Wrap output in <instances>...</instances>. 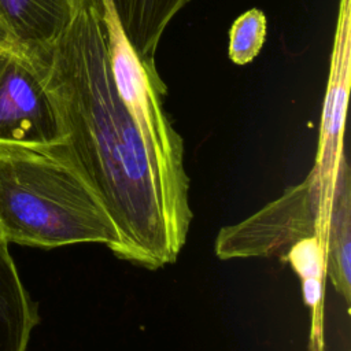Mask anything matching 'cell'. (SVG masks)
I'll return each mask as SVG.
<instances>
[{
	"label": "cell",
	"instance_id": "cell-1",
	"mask_svg": "<svg viewBox=\"0 0 351 351\" xmlns=\"http://www.w3.org/2000/svg\"><path fill=\"white\" fill-rule=\"evenodd\" d=\"M64 147L118 233L115 256L155 270L177 261L192 222L184 143L147 132L118 93L95 0L34 58Z\"/></svg>",
	"mask_w": 351,
	"mask_h": 351
},
{
	"label": "cell",
	"instance_id": "cell-2",
	"mask_svg": "<svg viewBox=\"0 0 351 351\" xmlns=\"http://www.w3.org/2000/svg\"><path fill=\"white\" fill-rule=\"evenodd\" d=\"M0 236L47 250L89 243L112 254L118 248L108 213L63 143L0 147Z\"/></svg>",
	"mask_w": 351,
	"mask_h": 351
},
{
	"label": "cell",
	"instance_id": "cell-3",
	"mask_svg": "<svg viewBox=\"0 0 351 351\" xmlns=\"http://www.w3.org/2000/svg\"><path fill=\"white\" fill-rule=\"evenodd\" d=\"M332 186L315 169L284 191L276 200L244 221L223 226L215 239L219 259L285 258L298 243L319 239L324 243Z\"/></svg>",
	"mask_w": 351,
	"mask_h": 351
},
{
	"label": "cell",
	"instance_id": "cell-4",
	"mask_svg": "<svg viewBox=\"0 0 351 351\" xmlns=\"http://www.w3.org/2000/svg\"><path fill=\"white\" fill-rule=\"evenodd\" d=\"M64 141L38 63L12 45L0 49V147L49 149Z\"/></svg>",
	"mask_w": 351,
	"mask_h": 351
},
{
	"label": "cell",
	"instance_id": "cell-5",
	"mask_svg": "<svg viewBox=\"0 0 351 351\" xmlns=\"http://www.w3.org/2000/svg\"><path fill=\"white\" fill-rule=\"evenodd\" d=\"M92 0H0V32L29 56L49 49Z\"/></svg>",
	"mask_w": 351,
	"mask_h": 351
},
{
	"label": "cell",
	"instance_id": "cell-6",
	"mask_svg": "<svg viewBox=\"0 0 351 351\" xmlns=\"http://www.w3.org/2000/svg\"><path fill=\"white\" fill-rule=\"evenodd\" d=\"M324 270L347 307L351 302V173L340 160L332 188L325 236Z\"/></svg>",
	"mask_w": 351,
	"mask_h": 351
},
{
	"label": "cell",
	"instance_id": "cell-7",
	"mask_svg": "<svg viewBox=\"0 0 351 351\" xmlns=\"http://www.w3.org/2000/svg\"><path fill=\"white\" fill-rule=\"evenodd\" d=\"M119 27L136 52L148 66H155L159 41L178 11L191 0H108Z\"/></svg>",
	"mask_w": 351,
	"mask_h": 351
},
{
	"label": "cell",
	"instance_id": "cell-8",
	"mask_svg": "<svg viewBox=\"0 0 351 351\" xmlns=\"http://www.w3.org/2000/svg\"><path fill=\"white\" fill-rule=\"evenodd\" d=\"M37 322V307L0 236V351H26Z\"/></svg>",
	"mask_w": 351,
	"mask_h": 351
},
{
	"label": "cell",
	"instance_id": "cell-9",
	"mask_svg": "<svg viewBox=\"0 0 351 351\" xmlns=\"http://www.w3.org/2000/svg\"><path fill=\"white\" fill-rule=\"evenodd\" d=\"M291 262L302 278L303 296L313 308V330L310 343L322 344V274L324 243L319 239H308L298 243L284 258Z\"/></svg>",
	"mask_w": 351,
	"mask_h": 351
},
{
	"label": "cell",
	"instance_id": "cell-10",
	"mask_svg": "<svg viewBox=\"0 0 351 351\" xmlns=\"http://www.w3.org/2000/svg\"><path fill=\"white\" fill-rule=\"evenodd\" d=\"M266 37V16L252 8L240 15L229 32V59L236 64H247L259 53Z\"/></svg>",
	"mask_w": 351,
	"mask_h": 351
},
{
	"label": "cell",
	"instance_id": "cell-11",
	"mask_svg": "<svg viewBox=\"0 0 351 351\" xmlns=\"http://www.w3.org/2000/svg\"><path fill=\"white\" fill-rule=\"evenodd\" d=\"M7 45H10L8 43H7V40H5V37L1 34V32H0V49L1 48H4V47H7Z\"/></svg>",
	"mask_w": 351,
	"mask_h": 351
}]
</instances>
